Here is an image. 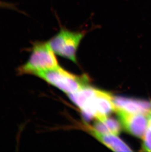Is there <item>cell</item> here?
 Here are the masks:
<instances>
[{
	"label": "cell",
	"mask_w": 151,
	"mask_h": 152,
	"mask_svg": "<svg viewBox=\"0 0 151 152\" xmlns=\"http://www.w3.org/2000/svg\"><path fill=\"white\" fill-rule=\"evenodd\" d=\"M59 66L54 52L48 42H36L33 45L31 55L26 63L18 69V75L37 76L42 72Z\"/></svg>",
	"instance_id": "cell-1"
},
{
	"label": "cell",
	"mask_w": 151,
	"mask_h": 152,
	"mask_svg": "<svg viewBox=\"0 0 151 152\" xmlns=\"http://www.w3.org/2000/svg\"><path fill=\"white\" fill-rule=\"evenodd\" d=\"M37 76L69 94L75 93L89 85V78L87 76H77L60 66L42 72Z\"/></svg>",
	"instance_id": "cell-2"
},
{
	"label": "cell",
	"mask_w": 151,
	"mask_h": 152,
	"mask_svg": "<svg viewBox=\"0 0 151 152\" xmlns=\"http://www.w3.org/2000/svg\"><path fill=\"white\" fill-rule=\"evenodd\" d=\"M86 33L84 31H72L62 27L48 43L55 54L76 62L77 49Z\"/></svg>",
	"instance_id": "cell-3"
},
{
	"label": "cell",
	"mask_w": 151,
	"mask_h": 152,
	"mask_svg": "<svg viewBox=\"0 0 151 152\" xmlns=\"http://www.w3.org/2000/svg\"><path fill=\"white\" fill-rule=\"evenodd\" d=\"M113 99L110 94L98 89L95 96L81 109L84 120H102L115 112Z\"/></svg>",
	"instance_id": "cell-4"
},
{
	"label": "cell",
	"mask_w": 151,
	"mask_h": 152,
	"mask_svg": "<svg viewBox=\"0 0 151 152\" xmlns=\"http://www.w3.org/2000/svg\"><path fill=\"white\" fill-rule=\"evenodd\" d=\"M120 122L126 132L133 136L143 138L148 126V115L131 114L117 111Z\"/></svg>",
	"instance_id": "cell-5"
},
{
	"label": "cell",
	"mask_w": 151,
	"mask_h": 152,
	"mask_svg": "<svg viewBox=\"0 0 151 152\" xmlns=\"http://www.w3.org/2000/svg\"><path fill=\"white\" fill-rule=\"evenodd\" d=\"M113 101L115 112L121 111L128 113L145 115L151 112V103L147 101L122 96H113Z\"/></svg>",
	"instance_id": "cell-6"
},
{
	"label": "cell",
	"mask_w": 151,
	"mask_h": 152,
	"mask_svg": "<svg viewBox=\"0 0 151 152\" xmlns=\"http://www.w3.org/2000/svg\"><path fill=\"white\" fill-rule=\"evenodd\" d=\"M89 132L103 144L116 152H131V150L126 144L116 135L102 134L94 131L91 126L86 127Z\"/></svg>",
	"instance_id": "cell-7"
},
{
	"label": "cell",
	"mask_w": 151,
	"mask_h": 152,
	"mask_svg": "<svg viewBox=\"0 0 151 152\" xmlns=\"http://www.w3.org/2000/svg\"><path fill=\"white\" fill-rule=\"evenodd\" d=\"M94 131L102 134H111L117 135L122 129L121 123L113 118L107 117L102 120H97L93 126Z\"/></svg>",
	"instance_id": "cell-8"
},
{
	"label": "cell",
	"mask_w": 151,
	"mask_h": 152,
	"mask_svg": "<svg viewBox=\"0 0 151 152\" xmlns=\"http://www.w3.org/2000/svg\"><path fill=\"white\" fill-rule=\"evenodd\" d=\"M143 150L147 152H151V129L149 128L143 137Z\"/></svg>",
	"instance_id": "cell-9"
},
{
	"label": "cell",
	"mask_w": 151,
	"mask_h": 152,
	"mask_svg": "<svg viewBox=\"0 0 151 152\" xmlns=\"http://www.w3.org/2000/svg\"><path fill=\"white\" fill-rule=\"evenodd\" d=\"M148 127L151 129V112L148 114Z\"/></svg>",
	"instance_id": "cell-10"
}]
</instances>
